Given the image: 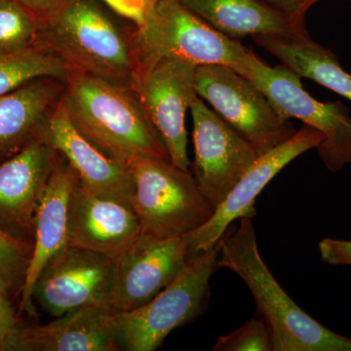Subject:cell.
I'll list each match as a JSON object with an SVG mask.
<instances>
[{"instance_id":"cell-1","label":"cell","mask_w":351,"mask_h":351,"mask_svg":"<svg viewBox=\"0 0 351 351\" xmlns=\"http://www.w3.org/2000/svg\"><path fill=\"white\" fill-rule=\"evenodd\" d=\"M221 239L217 269L234 272L250 290L269 330L274 351H351V339L302 311L263 262L251 217L239 219Z\"/></svg>"},{"instance_id":"cell-2","label":"cell","mask_w":351,"mask_h":351,"mask_svg":"<svg viewBox=\"0 0 351 351\" xmlns=\"http://www.w3.org/2000/svg\"><path fill=\"white\" fill-rule=\"evenodd\" d=\"M62 101L77 130L127 169L138 157L169 159L134 88L69 71Z\"/></svg>"},{"instance_id":"cell-3","label":"cell","mask_w":351,"mask_h":351,"mask_svg":"<svg viewBox=\"0 0 351 351\" xmlns=\"http://www.w3.org/2000/svg\"><path fill=\"white\" fill-rule=\"evenodd\" d=\"M36 44L61 59L69 71L134 86L132 36L122 31L96 0H66L38 18Z\"/></svg>"},{"instance_id":"cell-4","label":"cell","mask_w":351,"mask_h":351,"mask_svg":"<svg viewBox=\"0 0 351 351\" xmlns=\"http://www.w3.org/2000/svg\"><path fill=\"white\" fill-rule=\"evenodd\" d=\"M136 75L166 57L195 64H223L240 75L255 53L239 40L215 31L180 0H159L149 7L144 23L132 36Z\"/></svg>"},{"instance_id":"cell-5","label":"cell","mask_w":351,"mask_h":351,"mask_svg":"<svg viewBox=\"0 0 351 351\" xmlns=\"http://www.w3.org/2000/svg\"><path fill=\"white\" fill-rule=\"evenodd\" d=\"M219 249L221 240L189 257L174 280L144 306L110 314L108 326L119 350H156L175 329L204 313Z\"/></svg>"},{"instance_id":"cell-6","label":"cell","mask_w":351,"mask_h":351,"mask_svg":"<svg viewBox=\"0 0 351 351\" xmlns=\"http://www.w3.org/2000/svg\"><path fill=\"white\" fill-rule=\"evenodd\" d=\"M128 170L130 203L141 234L156 239L186 237L213 216L215 209L193 173L177 167L169 159L138 157Z\"/></svg>"},{"instance_id":"cell-7","label":"cell","mask_w":351,"mask_h":351,"mask_svg":"<svg viewBox=\"0 0 351 351\" xmlns=\"http://www.w3.org/2000/svg\"><path fill=\"white\" fill-rule=\"evenodd\" d=\"M245 77L267 95L283 119H295L324 137L318 156L328 170L339 172L351 165V117L341 101L322 103L302 87V77L284 64L272 66L254 54Z\"/></svg>"},{"instance_id":"cell-8","label":"cell","mask_w":351,"mask_h":351,"mask_svg":"<svg viewBox=\"0 0 351 351\" xmlns=\"http://www.w3.org/2000/svg\"><path fill=\"white\" fill-rule=\"evenodd\" d=\"M198 97L254 147L258 156L271 151L297 130L248 78L223 64L196 68Z\"/></svg>"},{"instance_id":"cell-9","label":"cell","mask_w":351,"mask_h":351,"mask_svg":"<svg viewBox=\"0 0 351 351\" xmlns=\"http://www.w3.org/2000/svg\"><path fill=\"white\" fill-rule=\"evenodd\" d=\"M195 64L179 58L166 57L140 71L134 90L171 162L189 170L186 112L198 98Z\"/></svg>"},{"instance_id":"cell-10","label":"cell","mask_w":351,"mask_h":351,"mask_svg":"<svg viewBox=\"0 0 351 351\" xmlns=\"http://www.w3.org/2000/svg\"><path fill=\"white\" fill-rule=\"evenodd\" d=\"M189 258L186 237L156 239L138 235L112 258L110 313L134 311L152 301L174 280Z\"/></svg>"},{"instance_id":"cell-11","label":"cell","mask_w":351,"mask_h":351,"mask_svg":"<svg viewBox=\"0 0 351 351\" xmlns=\"http://www.w3.org/2000/svg\"><path fill=\"white\" fill-rule=\"evenodd\" d=\"M193 177L214 209L257 158L254 147L198 97L191 107Z\"/></svg>"},{"instance_id":"cell-12","label":"cell","mask_w":351,"mask_h":351,"mask_svg":"<svg viewBox=\"0 0 351 351\" xmlns=\"http://www.w3.org/2000/svg\"><path fill=\"white\" fill-rule=\"evenodd\" d=\"M112 258L66 244L46 263L32 299L55 317L85 306H107L112 277Z\"/></svg>"},{"instance_id":"cell-13","label":"cell","mask_w":351,"mask_h":351,"mask_svg":"<svg viewBox=\"0 0 351 351\" xmlns=\"http://www.w3.org/2000/svg\"><path fill=\"white\" fill-rule=\"evenodd\" d=\"M323 140L320 132L304 125L283 144L258 156L215 209L211 219L186 235L189 257L215 246L235 221L253 218L256 199L263 189L285 166L304 152L317 149Z\"/></svg>"},{"instance_id":"cell-14","label":"cell","mask_w":351,"mask_h":351,"mask_svg":"<svg viewBox=\"0 0 351 351\" xmlns=\"http://www.w3.org/2000/svg\"><path fill=\"white\" fill-rule=\"evenodd\" d=\"M59 156L40 137L0 162V230L34 242L36 211Z\"/></svg>"},{"instance_id":"cell-15","label":"cell","mask_w":351,"mask_h":351,"mask_svg":"<svg viewBox=\"0 0 351 351\" xmlns=\"http://www.w3.org/2000/svg\"><path fill=\"white\" fill-rule=\"evenodd\" d=\"M141 234L133 208L94 193L77 179L68 208V243L114 258Z\"/></svg>"},{"instance_id":"cell-16","label":"cell","mask_w":351,"mask_h":351,"mask_svg":"<svg viewBox=\"0 0 351 351\" xmlns=\"http://www.w3.org/2000/svg\"><path fill=\"white\" fill-rule=\"evenodd\" d=\"M43 137L68 161L83 186L99 195L131 204L130 172L77 130L63 101L48 117Z\"/></svg>"},{"instance_id":"cell-17","label":"cell","mask_w":351,"mask_h":351,"mask_svg":"<svg viewBox=\"0 0 351 351\" xmlns=\"http://www.w3.org/2000/svg\"><path fill=\"white\" fill-rule=\"evenodd\" d=\"M77 179L75 170L60 154L36 211L34 248L20 293V313L36 314L32 299L34 284L46 263L68 244L69 200Z\"/></svg>"},{"instance_id":"cell-18","label":"cell","mask_w":351,"mask_h":351,"mask_svg":"<svg viewBox=\"0 0 351 351\" xmlns=\"http://www.w3.org/2000/svg\"><path fill=\"white\" fill-rule=\"evenodd\" d=\"M106 306H92L69 311L49 324L21 326L10 351H115Z\"/></svg>"},{"instance_id":"cell-19","label":"cell","mask_w":351,"mask_h":351,"mask_svg":"<svg viewBox=\"0 0 351 351\" xmlns=\"http://www.w3.org/2000/svg\"><path fill=\"white\" fill-rule=\"evenodd\" d=\"M66 82L40 78L0 96V162L43 137L48 117L63 98Z\"/></svg>"},{"instance_id":"cell-20","label":"cell","mask_w":351,"mask_h":351,"mask_svg":"<svg viewBox=\"0 0 351 351\" xmlns=\"http://www.w3.org/2000/svg\"><path fill=\"white\" fill-rule=\"evenodd\" d=\"M215 31L233 40L246 36H307L281 14L258 0H180Z\"/></svg>"},{"instance_id":"cell-21","label":"cell","mask_w":351,"mask_h":351,"mask_svg":"<svg viewBox=\"0 0 351 351\" xmlns=\"http://www.w3.org/2000/svg\"><path fill=\"white\" fill-rule=\"evenodd\" d=\"M254 40L302 78L341 95L351 101V75L341 68L331 50L314 43L309 36H256Z\"/></svg>"},{"instance_id":"cell-22","label":"cell","mask_w":351,"mask_h":351,"mask_svg":"<svg viewBox=\"0 0 351 351\" xmlns=\"http://www.w3.org/2000/svg\"><path fill=\"white\" fill-rule=\"evenodd\" d=\"M69 69L61 59L41 46L14 53H0V96L40 78L66 82Z\"/></svg>"},{"instance_id":"cell-23","label":"cell","mask_w":351,"mask_h":351,"mask_svg":"<svg viewBox=\"0 0 351 351\" xmlns=\"http://www.w3.org/2000/svg\"><path fill=\"white\" fill-rule=\"evenodd\" d=\"M38 18L15 0H0V53H14L36 45Z\"/></svg>"},{"instance_id":"cell-24","label":"cell","mask_w":351,"mask_h":351,"mask_svg":"<svg viewBox=\"0 0 351 351\" xmlns=\"http://www.w3.org/2000/svg\"><path fill=\"white\" fill-rule=\"evenodd\" d=\"M34 242L16 239L0 230V280L20 295L31 262Z\"/></svg>"},{"instance_id":"cell-25","label":"cell","mask_w":351,"mask_h":351,"mask_svg":"<svg viewBox=\"0 0 351 351\" xmlns=\"http://www.w3.org/2000/svg\"><path fill=\"white\" fill-rule=\"evenodd\" d=\"M214 351H269L271 341L269 330L260 315L247 321L239 329L219 337Z\"/></svg>"},{"instance_id":"cell-26","label":"cell","mask_w":351,"mask_h":351,"mask_svg":"<svg viewBox=\"0 0 351 351\" xmlns=\"http://www.w3.org/2000/svg\"><path fill=\"white\" fill-rule=\"evenodd\" d=\"M8 293L0 292V351H10V346L21 327Z\"/></svg>"},{"instance_id":"cell-27","label":"cell","mask_w":351,"mask_h":351,"mask_svg":"<svg viewBox=\"0 0 351 351\" xmlns=\"http://www.w3.org/2000/svg\"><path fill=\"white\" fill-rule=\"evenodd\" d=\"M265 5L281 14L298 27L306 29V15L308 9L321 0H258Z\"/></svg>"},{"instance_id":"cell-28","label":"cell","mask_w":351,"mask_h":351,"mask_svg":"<svg viewBox=\"0 0 351 351\" xmlns=\"http://www.w3.org/2000/svg\"><path fill=\"white\" fill-rule=\"evenodd\" d=\"M323 262L351 267V240L324 239L318 244Z\"/></svg>"},{"instance_id":"cell-29","label":"cell","mask_w":351,"mask_h":351,"mask_svg":"<svg viewBox=\"0 0 351 351\" xmlns=\"http://www.w3.org/2000/svg\"><path fill=\"white\" fill-rule=\"evenodd\" d=\"M117 15L138 27L144 23L147 12L145 0H101Z\"/></svg>"},{"instance_id":"cell-30","label":"cell","mask_w":351,"mask_h":351,"mask_svg":"<svg viewBox=\"0 0 351 351\" xmlns=\"http://www.w3.org/2000/svg\"><path fill=\"white\" fill-rule=\"evenodd\" d=\"M21 5L29 9L36 18L43 17L46 14L56 10L66 0H15Z\"/></svg>"},{"instance_id":"cell-31","label":"cell","mask_w":351,"mask_h":351,"mask_svg":"<svg viewBox=\"0 0 351 351\" xmlns=\"http://www.w3.org/2000/svg\"><path fill=\"white\" fill-rule=\"evenodd\" d=\"M0 292L8 293V294H11V293H12L8 286H7L2 280H0Z\"/></svg>"},{"instance_id":"cell-32","label":"cell","mask_w":351,"mask_h":351,"mask_svg":"<svg viewBox=\"0 0 351 351\" xmlns=\"http://www.w3.org/2000/svg\"><path fill=\"white\" fill-rule=\"evenodd\" d=\"M158 1L159 0H145V4L147 6V10H149V7L154 6Z\"/></svg>"},{"instance_id":"cell-33","label":"cell","mask_w":351,"mask_h":351,"mask_svg":"<svg viewBox=\"0 0 351 351\" xmlns=\"http://www.w3.org/2000/svg\"><path fill=\"white\" fill-rule=\"evenodd\" d=\"M350 1H351V0H350Z\"/></svg>"}]
</instances>
